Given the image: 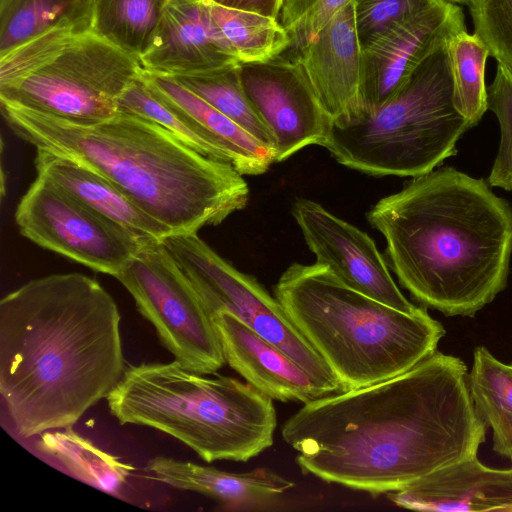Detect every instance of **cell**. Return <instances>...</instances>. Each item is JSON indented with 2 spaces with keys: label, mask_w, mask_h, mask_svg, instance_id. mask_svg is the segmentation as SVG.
<instances>
[{
  "label": "cell",
  "mask_w": 512,
  "mask_h": 512,
  "mask_svg": "<svg viewBox=\"0 0 512 512\" xmlns=\"http://www.w3.org/2000/svg\"><path fill=\"white\" fill-rule=\"evenodd\" d=\"M485 434L465 363L437 351L395 377L305 403L281 427L303 474L374 496L477 455Z\"/></svg>",
  "instance_id": "obj_1"
},
{
  "label": "cell",
  "mask_w": 512,
  "mask_h": 512,
  "mask_svg": "<svg viewBox=\"0 0 512 512\" xmlns=\"http://www.w3.org/2000/svg\"><path fill=\"white\" fill-rule=\"evenodd\" d=\"M114 298L80 273L26 282L0 301V393L17 433L72 427L126 367Z\"/></svg>",
  "instance_id": "obj_2"
},
{
  "label": "cell",
  "mask_w": 512,
  "mask_h": 512,
  "mask_svg": "<svg viewBox=\"0 0 512 512\" xmlns=\"http://www.w3.org/2000/svg\"><path fill=\"white\" fill-rule=\"evenodd\" d=\"M453 167L413 177L367 213L399 283L425 307L472 317L506 287L512 205Z\"/></svg>",
  "instance_id": "obj_3"
},
{
  "label": "cell",
  "mask_w": 512,
  "mask_h": 512,
  "mask_svg": "<svg viewBox=\"0 0 512 512\" xmlns=\"http://www.w3.org/2000/svg\"><path fill=\"white\" fill-rule=\"evenodd\" d=\"M1 111L22 140L90 167L173 234L218 225L248 202V184L232 165L197 153L148 119L118 112L78 125L5 103Z\"/></svg>",
  "instance_id": "obj_4"
},
{
  "label": "cell",
  "mask_w": 512,
  "mask_h": 512,
  "mask_svg": "<svg viewBox=\"0 0 512 512\" xmlns=\"http://www.w3.org/2000/svg\"><path fill=\"white\" fill-rule=\"evenodd\" d=\"M275 297L345 390L400 375L434 354L445 334L425 308L407 313L343 283L320 263H293Z\"/></svg>",
  "instance_id": "obj_5"
},
{
  "label": "cell",
  "mask_w": 512,
  "mask_h": 512,
  "mask_svg": "<svg viewBox=\"0 0 512 512\" xmlns=\"http://www.w3.org/2000/svg\"><path fill=\"white\" fill-rule=\"evenodd\" d=\"M121 425L160 430L202 460L247 462L273 445V399L237 378L195 373L174 360L126 367L106 397Z\"/></svg>",
  "instance_id": "obj_6"
},
{
  "label": "cell",
  "mask_w": 512,
  "mask_h": 512,
  "mask_svg": "<svg viewBox=\"0 0 512 512\" xmlns=\"http://www.w3.org/2000/svg\"><path fill=\"white\" fill-rule=\"evenodd\" d=\"M473 124L455 109L445 46L382 106L330 121L322 144L342 165L373 176L418 177L457 154Z\"/></svg>",
  "instance_id": "obj_7"
},
{
  "label": "cell",
  "mask_w": 512,
  "mask_h": 512,
  "mask_svg": "<svg viewBox=\"0 0 512 512\" xmlns=\"http://www.w3.org/2000/svg\"><path fill=\"white\" fill-rule=\"evenodd\" d=\"M141 70L138 59L88 31L27 76L0 86V102L91 125L118 113V98Z\"/></svg>",
  "instance_id": "obj_8"
},
{
  "label": "cell",
  "mask_w": 512,
  "mask_h": 512,
  "mask_svg": "<svg viewBox=\"0 0 512 512\" xmlns=\"http://www.w3.org/2000/svg\"><path fill=\"white\" fill-rule=\"evenodd\" d=\"M211 317L227 312L276 346L332 392L346 391L325 360L291 321L276 297L219 256L197 233L162 240Z\"/></svg>",
  "instance_id": "obj_9"
},
{
  "label": "cell",
  "mask_w": 512,
  "mask_h": 512,
  "mask_svg": "<svg viewBox=\"0 0 512 512\" xmlns=\"http://www.w3.org/2000/svg\"><path fill=\"white\" fill-rule=\"evenodd\" d=\"M115 278L183 367L203 375L223 367L226 362L212 317L161 240L146 242Z\"/></svg>",
  "instance_id": "obj_10"
},
{
  "label": "cell",
  "mask_w": 512,
  "mask_h": 512,
  "mask_svg": "<svg viewBox=\"0 0 512 512\" xmlns=\"http://www.w3.org/2000/svg\"><path fill=\"white\" fill-rule=\"evenodd\" d=\"M19 232L35 244L115 277L148 241L38 176L15 210Z\"/></svg>",
  "instance_id": "obj_11"
},
{
  "label": "cell",
  "mask_w": 512,
  "mask_h": 512,
  "mask_svg": "<svg viewBox=\"0 0 512 512\" xmlns=\"http://www.w3.org/2000/svg\"><path fill=\"white\" fill-rule=\"evenodd\" d=\"M238 73L252 108L273 137L275 162L307 146H322L331 119L296 61L280 55L240 62Z\"/></svg>",
  "instance_id": "obj_12"
},
{
  "label": "cell",
  "mask_w": 512,
  "mask_h": 512,
  "mask_svg": "<svg viewBox=\"0 0 512 512\" xmlns=\"http://www.w3.org/2000/svg\"><path fill=\"white\" fill-rule=\"evenodd\" d=\"M292 214L317 263L327 266L343 283L400 311L418 309L399 290L366 232L306 198L294 203Z\"/></svg>",
  "instance_id": "obj_13"
},
{
  "label": "cell",
  "mask_w": 512,
  "mask_h": 512,
  "mask_svg": "<svg viewBox=\"0 0 512 512\" xmlns=\"http://www.w3.org/2000/svg\"><path fill=\"white\" fill-rule=\"evenodd\" d=\"M463 30L461 7L439 0L362 50L360 114L387 102L426 59Z\"/></svg>",
  "instance_id": "obj_14"
},
{
  "label": "cell",
  "mask_w": 512,
  "mask_h": 512,
  "mask_svg": "<svg viewBox=\"0 0 512 512\" xmlns=\"http://www.w3.org/2000/svg\"><path fill=\"white\" fill-rule=\"evenodd\" d=\"M139 61L143 70L164 76L203 73L240 63L215 23L208 0H169Z\"/></svg>",
  "instance_id": "obj_15"
},
{
  "label": "cell",
  "mask_w": 512,
  "mask_h": 512,
  "mask_svg": "<svg viewBox=\"0 0 512 512\" xmlns=\"http://www.w3.org/2000/svg\"><path fill=\"white\" fill-rule=\"evenodd\" d=\"M292 60L301 66L332 121L360 114L362 48L353 0L335 13Z\"/></svg>",
  "instance_id": "obj_16"
},
{
  "label": "cell",
  "mask_w": 512,
  "mask_h": 512,
  "mask_svg": "<svg viewBox=\"0 0 512 512\" xmlns=\"http://www.w3.org/2000/svg\"><path fill=\"white\" fill-rule=\"evenodd\" d=\"M212 320L225 362L273 400L305 404L335 394L233 315L221 312Z\"/></svg>",
  "instance_id": "obj_17"
},
{
  "label": "cell",
  "mask_w": 512,
  "mask_h": 512,
  "mask_svg": "<svg viewBox=\"0 0 512 512\" xmlns=\"http://www.w3.org/2000/svg\"><path fill=\"white\" fill-rule=\"evenodd\" d=\"M386 496L398 507L418 511L512 512V468L487 467L475 455L435 470Z\"/></svg>",
  "instance_id": "obj_18"
},
{
  "label": "cell",
  "mask_w": 512,
  "mask_h": 512,
  "mask_svg": "<svg viewBox=\"0 0 512 512\" xmlns=\"http://www.w3.org/2000/svg\"><path fill=\"white\" fill-rule=\"evenodd\" d=\"M146 471L166 485L200 493L232 511L268 508L294 487L292 481L268 468L237 473L165 456L149 460Z\"/></svg>",
  "instance_id": "obj_19"
},
{
  "label": "cell",
  "mask_w": 512,
  "mask_h": 512,
  "mask_svg": "<svg viewBox=\"0 0 512 512\" xmlns=\"http://www.w3.org/2000/svg\"><path fill=\"white\" fill-rule=\"evenodd\" d=\"M34 164L44 177L102 216L143 239L163 240L172 231L143 211L111 181L82 163L36 149Z\"/></svg>",
  "instance_id": "obj_20"
},
{
  "label": "cell",
  "mask_w": 512,
  "mask_h": 512,
  "mask_svg": "<svg viewBox=\"0 0 512 512\" xmlns=\"http://www.w3.org/2000/svg\"><path fill=\"white\" fill-rule=\"evenodd\" d=\"M143 81L160 99L196 120L227 154L229 163L242 175H260L275 162V152L234 121L170 76L141 70Z\"/></svg>",
  "instance_id": "obj_21"
},
{
  "label": "cell",
  "mask_w": 512,
  "mask_h": 512,
  "mask_svg": "<svg viewBox=\"0 0 512 512\" xmlns=\"http://www.w3.org/2000/svg\"><path fill=\"white\" fill-rule=\"evenodd\" d=\"M94 0H0V56L56 28L91 31Z\"/></svg>",
  "instance_id": "obj_22"
},
{
  "label": "cell",
  "mask_w": 512,
  "mask_h": 512,
  "mask_svg": "<svg viewBox=\"0 0 512 512\" xmlns=\"http://www.w3.org/2000/svg\"><path fill=\"white\" fill-rule=\"evenodd\" d=\"M468 387L478 415L492 430L494 451L511 459L512 366L479 346L473 353Z\"/></svg>",
  "instance_id": "obj_23"
},
{
  "label": "cell",
  "mask_w": 512,
  "mask_h": 512,
  "mask_svg": "<svg viewBox=\"0 0 512 512\" xmlns=\"http://www.w3.org/2000/svg\"><path fill=\"white\" fill-rule=\"evenodd\" d=\"M39 449L58 460L77 479L103 492L118 494L135 468L76 433L72 427L41 434Z\"/></svg>",
  "instance_id": "obj_24"
},
{
  "label": "cell",
  "mask_w": 512,
  "mask_h": 512,
  "mask_svg": "<svg viewBox=\"0 0 512 512\" xmlns=\"http://www.w3.org/2000/svg\"><path fill=\"white\" fill-rule=\"evenodd\" d=\"M168 1L94 0L91 32L139 60L158 28Z\"/></svg>",
  "instance_id": "obj_25"
},
{
  "label": "cell",
  "mask_w": 512,
  "mask_h": 512,
  "mask_svg": "<svg viewBox=\"0 0 512 512\" xmlns=\"http://www.w3.org/2000/svg\"><path fill=\"white\" fill-rule=\"evenodd\" d=\"M117 108L119 113L135 115L159 124L183 144L205 157L230 164L227 154L213 136L187 113L153 94L141 75L120 95Z\"/></svg>",
  "instance_id": "obj_26"
},
{
  "label": "cell",
  "mask_w": 512,
  "mask_h": 512,
  "mask_svg": "<svg viewBox=\"0 0 512 512\" xmlns=\"http://www.w3.org/2000/svg\"><path fill=\"white\" fill-rule=\"evenodd\" d=\"M455 109L473 126L488 110L485 67L489 51L475 33L463 30L445 45Z\"/></svg>",
  "instance_id": "obj_27"
},
{
  "label": "cell",
  "mask_w": 512,
  "mask_h": 512,
  "mask_svg": "<svg viewBox=\"0 0 512 512\" xmlns=\"http://www.w3.org/2000/svg\"><path fill=\"white\" fill-rule=\"evenodd\" d=\"M238 65L170 77L274 150L270 131L252 108L243 90Z\"/></svg>",
  "instance_id": "obj_28"
},
{
  "label": "cell",
  "mask_w": 512,
  "mask_h": 512,
  "mask_svg": "<svg viewBox=\"0 0 512 512\" xmlns=\"http://www.w3.org/2000/svg\"><path fill=\"white\" fill-rule=\"evenodd\" d=\"M211 15L240 62H259L282 55L290 40L278 19L210 3Z\"/></svg>",
  "instance_id": "obj_29"
},
{
  "label": "cell",
  "mask_w": 512,
  "mask_h": 512,
  "mask_svg": "<svg viewBox=\"0 0 512 512\" xmlns=\"http://www.w3.org/2000/svg\"><path fill=\"white\" fill-rule=\"evenodd\" d=\"M487 105L500 126L499 149L488 184L512 191V67L497 63L494 80L487 88Z\"/></svg>",
  "instance_id": "obj_30"
},
{
  "label": "cell",
  "mask_w": 512,
  "mask_h": 512,
  "mask_svg": "<svg viewBox=\"0 0 512 512\" xmlns=\"http://www.w3.org/2000/svg\"><path fill=\"white\" fill-rule=\"evenodd\" d=\"M439 0H353L357 36L362 50Z\"/></svg>",
  "instance_id": "obj_31"
},
{
  "label": "cell",
  "mask_w": 512,
  "mask_h": 512,
  "mask_svg": "<svg viewBox=\"0 0 512 512\" xmlns=\"http://www.w3.org/2000/svg\"><path fill=\"white\" fill-rule=\"evenodd\" d=\"M351 1L284 0L279 22L290 40L289 48L285 52L287 58L292 59L335 13Z\"/></svg>",
  "instance_id": "obj_32"
},
{
  "label": "cell",
  "mask_w": 512,
  "mask_h": 512,
  "mask_svg": "<svg viewBox=\"0 0 512 512\" xmlns=\"http://www.w3.org/2000/svg\"><path fill=\"white\" fill-rule=\"evenodd\" d=\"M82 33L69 27L56 28L1 55L0 86L27 76Z\"/></svg>",
  "instance_id": "obj_33"
},
{
  "label": "cell",
  "mask_w": 512,
  "mask_h": 512,
  "mask_svg": "<svg viewBox=\"0 0 512 512\" xmlns=\"http://www.w3.org/2000/svg\"><path fill=\"white\" fill-rule=\"evenodd\" d=\"M469 10L489 55L512 67V0H474Z\"/></svg>",
  "instance_id": "obj_34"
},
{
  "label": "cell",
  "mask_w": 512,
  "mask_h": 512,
  "mask_svg": "<svg viewBox=\"0 0 512 512\" xmlns=\"http://www.w3.org/2000/svg\"><path fill=\"white\" fill-rule=\"evenodd\" d=\"M210 3L229 9L253 12L278 19L284 0H208Z\"/></svg>",
  "instance_id": "obj_35"
},
{
  "label": "cell",
  "mask_w": 512,
  "mask_h": 512,
  "mask_svg": "<svg viewBox=\"0 0 512 512\" xmlns=\"http://www.w3.org/2000/svg\"><path fill=\"white\" fill-rule=\"evenodd\" d=\"M449 3L457 4V5H465L468 8L473 4L474 0H443Z\"/></svg>",
  "instance_id": "obj_36"
},
{
  "label": "cell",
  "mask_w": 512,
  "mask_h": 512,
  "mask_svg": "<svg viewBox=\"0 0 512 512\" xmlns=\"http://www.w3.org/2000/svg\"><path fill=\"white\" fill-rule=\"evenodd\" d=\"M189 1H206V0H189Z\"/></svg>",
  "instance_id": "obj_37"
},
{
  "label": "cell",
  "mask_w": 512,
  "mask_h": 512,
  "mask_svg": "<svg viewBox=\"0 0 512 512\" xmlns=\"http://www.w3.org/2000/svg\"><path fill=\"white\" fill-rule=\"evenodd\" d=\"M510 460L512 461V458Z\"/></svg>",
  "instance_id": "obj_38"
},
{
  "label": "cell",
  "mask_w": 512,
  "mask_h": 512,
  "mask_svg": "<svg viewBox=\"0 0 512 512\" xmlns=\"http://www.w3.org/2000/svg\"><path fill=\"white\" fill-rule=\"evenodd\" d=\"M511 366H512V364H511Z\"/></svg>",
  "instance_id": "obj_39"
}]
</instances>
